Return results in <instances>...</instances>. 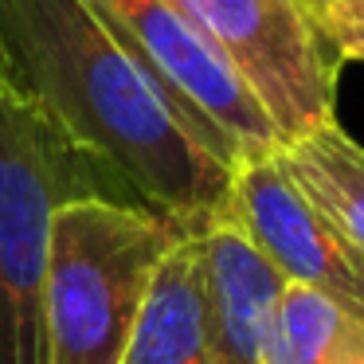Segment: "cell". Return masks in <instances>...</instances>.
Segmentation results:
<instances>
[{"instance_id":"1","label":"cell","mask_w":364,"mask_h":364,"mask_svg":"<svg viewBox=\"0 0 364 364\" xmlns=\"http://www.w3.org/2000/svg\"><path fill=\"white\" fill-rule=\"evenodd\" d=\"M0 75L149 212L200 231L228 204L235 168L82 0H0Z\"/></svg>"},{"instance_id":"2","label":"cell","mask_w":364,"mask_h":364,"mask_svg":"<svg viewBox=\"0 0 364 364\" xmlns=\"http://www.w3.org/2000/svg\"><path fill=\"white\" fill-rule=\"evenodd\" d=\"M181 231L137 200L82 196L59 208L43 274V364H122Z\"/></svg>"},{"instance_id":"3","label":"cell","mask_w":364,"mask_h":364,"mask_svg":"<svg viewBox=\"0 0 364 364\" xmlns=\"http://www.w3.org/2000/svg\"><path fill=\"white\" fill-rule=\"evenodd\" d=\"M114 181L0 75V364H43V274L59 208Z\"/></svg>"},{"instance_id":"4","label":"cell","mask_w":364,"mask_h":364,"mask_svg":"<svg viewBox=\"0 0 364 364\" xmlns=\"http://www.w3.org/2000/svg\"><path fill=\"white\" fill-rule=\"evenodd\" d=\"M259 98L278 137L337 122V55L306 0H168Z\"/></svg>"},{"instance_id":"5","label":"cell","mask_w":364,"mask_h":364,"mask_svg":"<svg viewBox=\"0 0 364 364\" xmlns=\"http://www.w3.org/2000/svg\"><path fill=\"white\" fill-rule=\"evenodd\" d=\"M82 4L149 71L173 110L223 165L235 168L239 161L282 149V137L259 98L192 32V24L168 0H82Z\"/></svg>"},{"instance_id":"6","label":"cell","mask_w":364,"mask_h":364,"mask_svg":"<svg viewBox=\"0 0 364 364\" xmlns=\"http://www.w3.org/2000/svg\"><path fill=\"white\" fill-rule=\"evenodd\" d=\"M223 212L259 247L282 286L317 290L364 321V259L298 188L278 153L239 161Z\"/></svg>"},{"instance_id":"7","label":"cell","mask_w":364,"mask_h":364,"mask_svg":"<svg viewBox=\"0 0 364 364\" xmlns=\"http://www.w3.org/2000/svg\"><path fill=\"white\" fill-rule=\"evenodd\" d=\"M215 364H262L282 278L228 212L200 228Z\"/></svg>"},{"instance_id":"8","label":"cell","mask_w":364,"mask_h":364,"mask_svg":"<svg viewBox=\"0 0 364 364\" xmlns=\"http://www.w3.org/2000/svg\"><path fill=\"white\" fill-rule=\"evenodd\" d=\"M122 364H215L200 231H181L165 251Z\"/></svg>"},{"instance_id":"9","label":"cell","mask_w":364,"mask_h":364,"mask_svg":"<svg viewBox=\"0 0 364 364\" xmlns=\"http://www.w3.org/2000/svg\"><path fill=\"white\" fill-rule=\"evenodd\" d=\"M286 173L364 259V145L341 122L309 129L278 149Z\"/></svg>"},{"instance_id":"10","label":"cell","mask_w":364,"mask_h":364,"mask_svg":"<svg viewBox=\"0 0 364 364\" xmlns=\"http://www.w3.org/2000/svg\"><path fill=\"white\" fill-rule=\"evenodd\" d=\"M262 364H364V321L306 286H282Z\"/></svg>"},{"instance_id":"11","label":"cell","mask_w":364,"mask_h":364,"mask_svg":"<svg viewBox=\"0 0 364 364\" xmlns=\"http://www.w3.org/2000/svg\"><path fill=\"white\" fill-rule=\"evenodd\" d=\"M314 24L337 63H364V0H325L314 9Z\"/></svg>"},{"instance_id":"12","label":"cell","mask_w":364,"mask_h":364,"mask_svg":"<svg viewBox=\"0 0 364 364\" xmlns=\"http://www.w3.org/2000/svg\"><path fill=\"white\" fill-rule=\"evenodd\" d=\"M317 4H325V0H306V9H309V12H314V9H317Z\"/></svg>"}]
</instances>
